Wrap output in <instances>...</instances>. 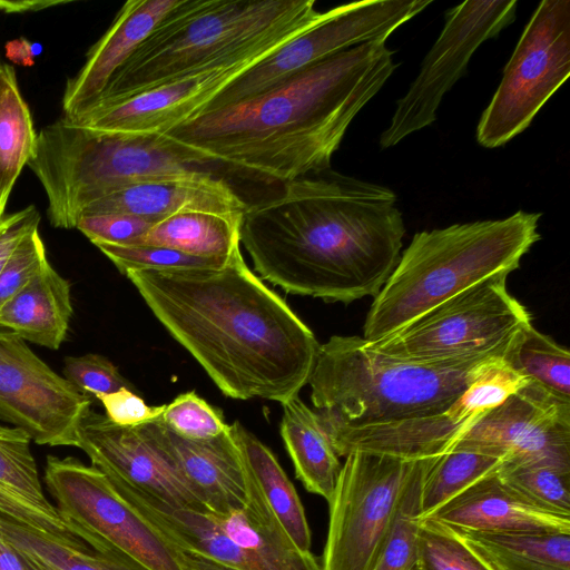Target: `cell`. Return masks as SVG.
<instances>
[{
    "label": "cell",
    "mask_w": 570,
    "mask_h": 570,
    "mask_svg": "<svg viewBox=\"0 0 570 570\" xmlns=\"http://www.w3.org/2000/svg\"><path fill=\"white\" fill-rule=\"evenodd\" d=\"M68 1H50V0H27V1H2L0 0V11L6 13H24L39 11L55 6H61Z\"/></svg>",
    "instance_id": "bcb514c9"
},
{
    "label": "cell",
    "mask_w": 570,
    "mask_h": 570,
    "mask_svg": "<svg viewBox=\"0 0 570 570\" xmlns=\"http://www.w3.org/2000/svg\"><path fill=\"white\" fill-rule=\"evenodd\" d=\"M492 356L403 361L370 348L361 336L334 335L320 344L307 384L326 424L393 423L446 411Z\"/></svg>",
    "instance_id": "5b68a950"
},
{
    "label": "cell",
    "mask_w": 570,
    "mask_h": 570,
    "mask_svg": "<svg viewBox=\"0 0 570 570\" xmlns=\"http://www.w3.org/2000/svg\"><path fill=\"white\" fill-rule=\"evenodd\" d=\"M176 550L177 558L183 570H238L202 554L186 552L177 547Z\"/></svg>",
    "instance_id": "ee69618b"
},
{
    "label": "cell",
    "mask_w": 570,
    "mask_h": 570,
    "mask_svg": "<svg viewBox=\"0 0 570 570\" xmlns=\"http://www.w3.org/2000/svg\"><path fill=\"white\" fill-rule=\"evenodd\" d=\"M21 554H22V557L24 559V562H26V566H27L28 570H53L50 567L43 564L42 562H40V561H38V560L27 556V554H23V553H21Z\"/></svg>",
    "instance_id": "7dc6e473"
},
{
    "label": "cell",
    "mask_w": 570,
    "mask_h": 570,
    "mask_svg": "<svg viewBox=\"0 0 570 570\" xmlns=\"http://www.w3.org/2000/svg\"><path fill=\"white\" fill-rule=\"evenodd\" d=\"M431 2L373 0L332 8L320 22L233 80L200 112L249 99L298 70L345 49L370 41H386L393 31Z\"/></svg>",
    "instance_id": "4fadbf2b"
},
{
    "label": "cell",
    "mask_w": 570,
    "mask_h": 570,
    "mask_svg": "<svg viewBox=\"0 0 570 570\" xmlns=\"http://www.w3.org/2000/svg\"><path fill=\"white\" fill-rule=\"evenodd\" d=\"M433 458L416 462L401 495L389 537L372 570H416L421 489Z\"/></svg>",
    "instance_id": "d6a6232c"
},
{
    "label": "cell",
    "mask_w": 570,
    "mask_h": 570,
    "mask_svg": "<svg viewBox=\"0 0 570 570\" xmlns=\"http://www.w3.org/2000/svg\"><path fill=\"white\" fill-rule=\"evenodd\" d=\"M37 136L16 70L0 60V219L18 177L33 156Z\"/></svg>",
    "instance_id": "f546056e"
},
{
    "label": "cell",
    "mask_w": 570,
    "mask_h": 570,
    "mask_svg": "<svg viewBox=\"0 0 570 570\" xmlns=\"http://www.w3.org/2000/svg\"><path fill=\"white\" fill-rule=\"evenodd\" d=\"M497 475L508 489L532 505L570 517V471L547 464L507 461Z\"/></svg>",
    "instance_id": "836d02e7"
},
{
    "label": "cell",
    "mask_w": 570,
    "mask_h": 570,
    "mask_svg": "<svg viewBox=\"0 0 570 570\" xmlns=\"http://www.w3.org/2000/svg\"><path fill=\"white\" fill-rule=\"evenodd\" d=\"M207 161L165 134L99 131L66 118L37 136L28 167L40 181L55 228H76L94 200L122 187L204 173Z\"/></svg>",
    "instance_id": "8992f818"
},
{
    "label": "cell",
    "mask_w": 570,
    "mask_h": 570,
    "mask_svg": "<svg viewBox=\"0 0 570 570\" xmlns=\"http://www.w3.org/2000/svg\"><path fill=\"white\" fill-rule=\"evenodd\" d=\"M62 376L79 391L95 397L122 387L137 391L111 361L95 353L65 357Z\"/></svg>",
    "instance_id": "74e56055"
},
{
    "label": "cell",
    "mask_w": 570,
    "mask_h": 570,
    "mask_svg": "<svg viewBox=\"0 0 570 570\" xmlns=\"http://www.w3.org/2000/svg\"><path fill=\"white\" fill-rule=\"evenodd\" d=\"M134 508L171 544L238 570H322L308 552H266L245 549L232 540L214 515L173 508L158 499L110 480Z\"/></svg>",
    "instance_id": "ac0fdd59"
},
{
    "label": "cell",
    "mask_w": 570,
    "mask_h": 570,
    "mask_svg": "<svg viewBox=\"0 0 570 570\" xmlns=\"http://www.w3.org/2000/svg\"><path fill=\"white\" fill-rule=\"evenodd\" d=\"M321 14L314 0H179L90 107L153 89Z\"/></svg>",
    "instance_id": "52a82bcc"
},
{
    "label": "cell",
    "mask_w": 570,
    "mask_h": 570,
    "mask_svg": "<svg viewBox=\"0 0 570 570\" xmlns=\"http://www.w3.org/2000/svg\"><path fill=\"white\" fill-rule=\"evenodd\" d=\"M49 262L39 229L31 232L17 247L0 273V308Z\"/></svg>",
    "instance_id": "ab89813d"
},
{
    "label": "cell",
    "mask_w": 570,
    "mask_h": 570,
    "mask_svg": "<svg viewBox=\"0 0 570 570\" xmlns=\"http://www.w3.org/2000/svg\"><path fill=\"white\" fill-rule=\"evenodd\" d=\"M416 570L491 569L448 525L429 518L419 523Z\"/></svg>",
    "instance_id": "e575fe53"
},
{
    "label": "cell",
    "mask_w": 570,
    "mask_h": 570,
    "mask_svg": "<svg viewBox=\"0 0 570 570\" xmlns=\"http://www.w3.org/2000/svg\"><path fill=\"white\" fill-rule=\"evenodd\" d=\"M73 314L70 283L49 262L0 308V328L58 350Z\"/></svg>",
    "instance_id": "cb8c5ba5"
},
{
    "label": "cell",
    "mask_w": 570,
    "mask_h": 570,
    "mask_svg": "<svg viewBox=\"0 0 570 570\" xmlns=\"http://www.w3.org/2000/svg\"><path fill=\"white\" fill-rule=\"evenodd\" d=\"M432 518L478 531L570 534V517L532 505L508 489L497 473L465 489Z\"/></svg>",
    "instance_id": "603a6c76"
},
{
    "label": "cell",
    "mask_w": 570,
    "mask_h": 570,
    "mask_svg": "<svg viewBox=\"0 0 570 570\" xmlns=\"http://www.w3.org/2000/svg\"><path fill=\"white\" fill-rule=\"evenodd\" d=\"M455 443L498 451L512 463L570 471V401L528 382L478 417Z\"/></svg>",
    "instance_id": "2e32d148"
},
{
    "label": "cell",
    "mask_w": 570,
    "mask_h": 570,
    "mask_svg": "<svg viewBox=\"0 0 570 570\" xmlns=\"http://www.w3.org/2000/svg\"><path fill=\"white\" fill-rule=\"evenodd\" d=\"M43 481L62 517L91 547L122 554L148 570H183L173 546L92 464L48 455Z\"/></svg>",
    "instance_id": "8fae6325"
},
{
    "label": "cell",
    "mask_w": 570,
    "mask_h": 570,
    "mask_svg": "<svg viewBox=\"0 0 570 570\" xmlns=\"http://www.w3.org/2000/svg\"><path fill=\"white\" fill-rule=\"evenodd\" d=\"M509 273L491 276L449 298L395 333L366 345L386 356L442 362L503 356L531 315L507 288Z\"/></svg>",
    "instance_id": "ba28073f"
},
{
    "label": "cell",
    "mask_w": 570,
    "mask_h": 570,
    "mask_svg": "<svg viewBox=\"0 0 570 570\" xmlns=\"http://www.w3.org/2000/svg\"><path fill=\"white\" fill-rule=\"evenodd\" d=\"M246 208L224 179L204 171L122 187L90 203L81 216L119 213L159 222L183 212L243 215Z\"/></svg>",
    "instance_id": "44dd1931"
},
{
    "label": "cell",
    "mask_w": 570,
    "mask_h": 570,
    "mask_svg": "<svg viewBox=\"0 0 570 570\" xmlns=\"http://www.w3.org/2000/svg\"><path fill=\"white\" fill-rule=\"evenodd\" d=\"M570 75V1L543 0L525 26L481 115L476 140L505 145L529 127Z\"/></svg>",
    "instance_id": "30bf717a"
},
{
    "label": "cell",
    "mask_w": 570,
    "mask_h": 570,
    "mask_svg": "<svg viewBox=\"0 0 570 570\" xmlns=\"http://www.w3.org/2000/svg\"><path fill=\"white\" fill-rule=\"evenodd\" d=\"M234 439L268 507L293 543L311 551L312 534L298 493L275 454L238 421L230 424Z\"/></svg>",
    "instance_id": "4316f807"
},
{
    "label": "cell",
    "mask_w": 570,
    "mask_h": 570,
    "mask_svg": "<svg viewBox=\"0 0 570 570\" xmlns=\"http://www.w3.org/2000/svg\"><path fill=\"white\" fill-rule=\"evenodd\" d=\"M91 396L56 373L16 334L0 328V420L39 445L76 446Z\"/></svg>",
    "instance_id": "9a60e30c"
},
{
    "label": "cell",
    "mask_w": 570,
    "mask_h": 570,
    "mask_svg": "<svg viewBox=\"0 0 570 570\" xmlns=\"http://www.w3.org/2000/svg\"><path fill=\"white\" fill-rule=\"evenodd\" d=\"M156 223L129 214H86L79 217L76 228L92 244L135 245Z\"/></svg>",
    "instance_id": "f35d334b"
},
{
    "label": "cell",
    "mask_w": 570,
    "mask_h": 570,
    "mask_svg": "<svg viewBox=\"0 0 570 570\" xmlns=\"http://www.w3.org/2000/svg\"><path fill=\"white\" fill-rule=\"evenodd\" d=\"M449 529L491 570H570V534Z\"/></svg>",
    "instance_id": "484cf974"
},
{
    "label": "cell",
    "mask_w": 570,
    "mask_h": 570,
    "mask_svg": "<svg viewBox=\"0 0 570 570\" xmlns=\"http://www.w3.org/2000/svg\"><path fill=\"white\" fill-rule=\"evenodd\" d=\"M146 424L210 513L225 515L245 508L247 465L230 425L215 438L188 440L170 431L160 416Z\"/></svg>",
    "instance_id": "d6986e66"
},
{
    "label": "cell",
    "mask_w": 570,
    "mask_h": 570,
    "mask_svg": "<svg viewBox=\"0 0 570 570\" xmlns=\"http://www.w3.org/2000/svg\"><path fill=\"white\" fill-rule=\"evenodd\" d=\"M77 448L114 481L173 508L210 513L146 423L119 426L90 407L80 421Z\"/></svg>",
    "instance_id": "e0dca14e"
},
{
    "label": "cell",
    "mask_w": 570,
    "mask_h": 570,
    "mask_svg": "<svg viewBox=\"0 0 570 570\" xmlns=\"http://www.w3.org/2000/svg\"><path fill=\"white\" fill-rule=\"evenodd\" d=\"M509 458L482 446L454 443L434 456L421 489L420 520L432 518L444 504L478 481L495 474Z\"/></svg>",
    "instance_id": "f1b7e54d"
},
{
    "label": "cell",
    "mask_w": 570,
    "mask_h": 570,
    "mask_svg": "<svg viewBox=\"0 0 570 570\" xmlns=\"http://www.w3.org/2000/svg\"><path fill=\"white\" fill-rule=\"evenodd\" d=\"M540 213L454 224L416 233L374 297L363 326L382 340L426 312L501 273H511L540 239Z\"/></svg>",
    "instance_id": "277c9868"
},
{
    "label": "cell",
    "mask_w": 570,
    "mask_h": 570,
    "mask_svg": "<svg viewBox=\"0 0 570 570\" xmlns=\"http://www.w3.org/2000/svg\"><path fill=\"white\" fill-rule=\"evenodd\" d=\"M121 274L140 269L216 267L228 257H198L173 248L154 245L94 244Z\"/></svg>",
    "instance_id": "d590c367"
},
{
    "label": "cell",
    "mask_w": 570,
    "mask_h": 570,
    "mask_svg": "<svg viewBox=\"0 0 570 570\" xmlns=\"http://www.w3.org/2000/svg\"><path fill=\"white\" fill-rule=\"evenodd\" d=\"M503 360L529 382H535L558 397L570 401L569 350L532 324L513 337Z\"/></svg>",
    "instance_id": "1f68e13d"
},
{
    "label": "cell",
    "mask_w": 570,
    "mask_h": 570,
    "mask_svg": "<svg viewBox=\"0 0 570 570\" xmlns=\"http://www.w3.org/2000/svg\"><path fill=\"white\" fill-rule=\"evenodd\" d=\"M4 48L7 58L22 66L33 65L35 57L41 51L40 45L30 42L24 38L7 42Z\"/></svg>",
    "instance_id": "7bdbcfd3"
},
{
    "label": "cell",
    "mask_w": 570,
    "mask_h": 570,
    "mask_svg": "<svg viewBox=\"0 0 570 570\" xmlns=\"http://www.w3.org/2000/svg\"><path fill=\"white\" fill-rule=\"evenodd\" d=\"M0 570H28L22 554L1 533Z\"/></svg>",
    "instance_id": "f6af8a7d"
},
{
    "label": "cell",
    "mask_w": 570,
    "mask_h": 570,
    "mask_svg": "<svg viewBox=\"0 0 570 570\" xmlns=\"http://www.w3.org/2000/svg\"><path fill=\"white\" fill-rule=\"evenodd\" d=\"M125 275L224 395L283 404L307 384L320 343L247 266L240 246L220 266Z\"/></svg>",
    "instance_id": "6da1fadb"
},
{
    "label": "cell",
    "mask_w": 570,
    "mask_h": 570,
    "mask_svg": "<svg viewBox=\"0 0 570 570\" xmlns=\"http://www.w3.org/2000/svg\"><path fill=\"white\" fill-rule=\"evenodd\" d=\"M179 0H128L101 38L92 45L79 71L68 79L62 111L71 119L101 96L112 76Z\"/></svg>",
    "instance_id": "ffe728a7"
},
{
    "label": "cell",
    "mask_w": 570,
    "mask_h": 570,
    "mask_svg": "<svg viewBox=\"0 0 570 570\" xmlns=\"http://www.w3.org/2000/svg\"><path fill=\"white\" fill-rule=\"evenodd\" d=\"M98 399L106 417L116 425L125 428L139 426L159 417L166 404L148 405L137 391L122 387L116 392L99 395Z\"/></svg>",
    "instance_id": "60d3db41"
},
{
    "label": "cell",
    "mask_w": 570,
    "mask_h": 570,
    "mask_svg": "<svg viewBox=\"0 0 570 570\" xmlns=\"http://www.w3.org/2000/svg\"><path fill=\"white\" fill-rule=\"evenodd\" d=\"M242 218L183 212L156 223L135 245L163 246L198 257H228L240 246Z\"/></svg>",
    "instance_id": "83f0119b"
},
{
    "label": "cell",
    "mask_w": 570,
    "mask_h": 570,
    "mask_svg": "<svg viewBox=\"0 0 570 570\" xmlns=\"http://www.w3.org/2000/svg\"><path fill=\"white\" fill-rule=\"evenodd\" d=\"M281 435L304 488L331 500L342 463L324 423L298 396L282 404Z\"/></svg>",
    "instance_id": "d4e9b609"
},
{
    "label": "cell",
    "mask_w": 570,
    "mask_h": 570,
    "mask_svg": "<svg viewBox=\"0 0 570 570\" xmlns=\"http://www.w3.org/2000/svg\"><path fill=\"white\" fill-rule=\"evenodd\" d=\"M160 419L170 431L188 440H208L229 428L222 411L208 404L195 391L181 393L166 404Z\"/></svg>",
    "instance_id": "8d00e7d4"
},
{
    "label": "cell",
    "mask_w": 570,
    "mask_h": 570,
    "mask_svg": "<svg viewBox=\"0 0 570 570\" xmlns=\"http://www.w3.org/2000/svg\"><path fill=\"white\" fill-rule=\"evenodd\" d=\"M404 234L392 189L328 168L247 205L239 237L262 279L288 294L348 304L380 293Z\"/></svg>",
    "instance_id": "7a4b0ae2"
},
{
    "label": "cell",
    "mask_w": 570,
    "mask_h": 570,
    "mask_svg": "<svg viewBox=\"0 0 570 570\" xmlns=\"http://www.w3.org/2000/svg\"><path fill=\"white\" fill-rule=\"evenodd\" d=\"M40 218L37 208L30 205L0 219V273L20 243L38 229Z\"/></svg>",
    "instance_id": "b9f144b4"
},
{
    "label": "cell",
    "mask_w": 570,
    "mask_h": 570,
    "mask_svg": "<svg viewBox=\"0 0 570 570\" xmlns=\"http://www.w3.org/2000/svg\"><path fill=\"white\" fill-rule=\"evenodd\" d=\"M325 17L277 30L243 49L153 89L67 119L85 128L127 134H165L200 112L227 85ZM65 118V117H63Z\"/></svg>",
    "instance_id": "7c38bea8"
},
{
    "label": "cell",
    "mask_w": 570,
    "mask_h": 570,
    "mask_svg": "<svg viewBox=\"0 0 570 570\" xmlns=\"http://www.w3.org/2000/svg\"><path fill=\"white\" fill-rule=\"evenodd\" d=\"M518 1H464L445 13L444 27L380 137L389 148L436 119L444 95L464 75L475 50L510 26Z\"/></svg>",
    "instance_id": "5bb4252c"
},
{
    "label": "cell",
    "mask_w": 570,
    "mask_h": 570,
    "mask_svg": "<svg viewBox=\"0 0 570 570\" xmlns=\"http://www.w3.org/2000/svg\"><path fill=\"white\" fill-rule=\"evenodd\" d=\"M30 445L23 431L0 423V517L70 544L90 547L89 537L45 495Z\"/></svg>",
    "instance_id": "7402d4cb"
},
{
    "label": "cell",
    "mask_w": 570,
    "mask_h": 570,
    "mask_svg": "<svg viewBox=\"0 0 570 570\" xmlns=\"http://www.w3.org/2000/svg\"><path fill=\"white\" fill-rule=\"evenodd\" d=\"M386 41L314 62L263 92L195 115L165 132L207 164L283 184L331 167L354 117L397 65Z\"/></svg>",
    "instance_id": "3957f363"
},
{
    "label": "cell",
    "mask_w": 570,
    "mask_h": 570,
    "mask_svg": "<svg viewBox=\"0 0 570 570\" xmlns=\"http://www.w3.org/2000/svg\"><path fill=\"white\" fill-rule=\"evenodd\" d=\"M0 533L21 553L53 570H148L122 554L77 547L2 517Z\"/></svg>",
    "instance_id": "4dcf8cb0"
},
{
    "label": "cell",
    "mask_w": 570,
    "mask_h": 570,
    "mask_svg": "<svg viewBox=\"0 0 570 570\" xmlns=\"http://www.w3.org/2000/svg\"><path fill=\"white\" fill-rule=\"evenodd\" d=\"M328 503L322 570H372L419 460L346 454ZM421 460V459H420Z\"/></svg>",
    "instance_id": "9c48e42d"
}]
</instances>
